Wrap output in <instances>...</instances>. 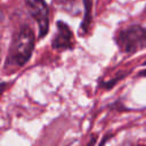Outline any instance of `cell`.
<instances>
[{
    "label": "cell",
    "mask_w": 146,
    "mask_h": 146,
    "mask_svg": "<svg viewBox=\"0 0 146 146\" xmlns=\"http://www.w3.org/2000/svg\"><path fill=\"white\" fill-rule=\"evenodd\" d=\"M6 87H7V84H6V83H0V95H1V94L5 91Z\"/></svg>",
    "instance_id": "cell-6"
},
{
    "label": "cell",
    "mask_w": 146,
    "mask_h": 146,
    "mask_svg": "<svg viewBox=\"0 0 146 146\" xmlns=\"http://www.w3.org/2000/svg\"><path fill=\"white\" fill-rule=\"evenodd\" d=\"M116 44L123 52H136L146 47V27L132 25L121 30L115 36Z\"/></svg>",
    "instance_id": "cell-1"
},
{
    "label": "cell",
    "mask_w": 146,
    "mask_h": 146,
    "mask_svg": "<svg viewBox=\"0 0 146 146\" xmlns=\"http://www.w3.org/2000/svg\"><path fill=\"white\" fill-rule=\"evenodd\" d=\"M57 32L52 39L51 46L55 49H68L74 44L73 33L64 22H57Z\"/></svg>",
    "instance_id": "cell-4"
},
{
    "label": "cell",
    "mask_w": 146,
    "mask_h": 146,
    "mask_svg": "<svg viewBox=\"0 0 146 146\" xmlns=\"http://www.w3.org/2000/svg\"><path fill=\"white\" fill-rule=\"evenodd\" d=\"M34 48V34L31 27L27 25L22 26L19 30L15 41H14V50H13V58L15 63L19 66L26 64L30 59L32 51Z\"/></svg>",
    "instance_id": "cell-2"
},
{
    "label": "cell",
    "mask_w": 146,
    "mask_h": 146,
    "mask_svg": "<svg viewBox=\"0 0 146 146\" xmlns=\"http://www.w3.org/2000/svg\"><path fill=\"white\" fill-rule=\"evenodd\" d=\"M144 65H146V62H145V63H144Z\"/></svg>",
    "instance_id": "cell-8"
},
{
    "label": "cell",
    "mask_w": 146,
    "mask_h": 146,
    "mask_svg": "<svg viewBox=\"0 0 146 146\" xmlns=\"http://www.w3.org/2000/svg\"><path fill=\"white\" fill-rule=\"evenodd\" d=\"M83 6H84V15H83V21L81 23V29L83 33H87L91 23V8H92L91 0H83Z\"/></svg>",
    "instance_id": "cell-5"
},
{
    "label": "cell",
    "mask_w": 146,
    "mask_h": 146,
    "mask_svg": "<svg viewBox=\"0 0 146 146\" xmlns=\"http://www.w3.org/2000/svg\"><path fill=\"white\" fill-rule=\"evenodd\" d=\"M30 15L35 19L39 29V38H44L49 27V8L44 0H26Z\"/></svg>",
    "instance_id": "cell-3"
},
{
    "label": "cell",
    "mask_w": 146,
    "mask_h": 146,
    "mask_svg": "<svg viewBox=\"0 0 146 146\" xmlns=\"http://www.w3.org/2000/svg\"><path fill=\"white\" fill-rule=\"evenodd\" d=\"M140 75H141V76H146V70L143 71V72H140Z\"/></svg>",
    "instance_id": "cell-7"
}]
</instances>
